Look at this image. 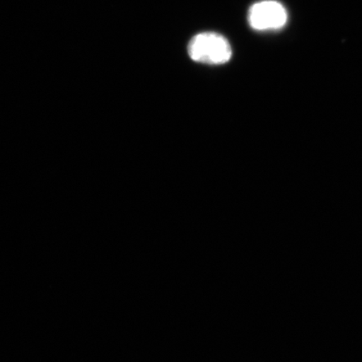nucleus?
Masks as SVG:
<instances>
[{
	"label": "nucleus",
	"instance_id": "obj_1",
	"mask_svg": "<svg viewBox=\"0 0 362 362\" xmlns=\"http://www.w3.org/2000/svg\"><path fill=\"white\" fill-rule=\"evenodd\" d=\"M189 57L206 65H223L232 58L233 51L224 36L205 33L194 35L188 45Z\"/></svg>",
	"mask_w": 362,
	"mask_h": 362
},
{
	"label": "nucleus",
	"instance_id": "obj_2",
	"mask_svg": "<svg viewBox=\"0 0 362 362\" xmlns=\"http://www.w3.org/2000/svg\"><path fill=\"white\" fill-rule=\"evenodd\" d=\"M288 21V13L282 4L264 0L253 4L248 12V21L252 29L259 31L281 29Z\"/></svg>",
	"mask_w": 362,
	"mask_h": 362
}]
</instances>
